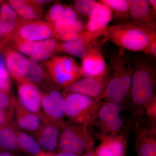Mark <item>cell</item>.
<instances>
[{"mask_svg": "<svg viewBox=\"0 0 156 156\" xmlns=\"http://www.w3.org/2000/svg\"><path fill=\"white\" fill-rule=\"evenodd\" d=\"M57 43L56 39L53 38L37 42L31 54V59L36 62L47 60L56 53Z\"/></svg>", "mask_w": 156, "mask_h": 156, "instance_id": "d4e9b609", "label": "cell"}, {"mask_svg": "<svg viewBox=\"0 0 156 156\" xmlns=\"http://www.w3.org/2000/svg\"><path fill=\"white\" fill-rule=\"evenodd\" d=\"M62 93L66 102V117L69 121L87 127L96 123L102 100L80 93Z\"/></svg>", "mask_w": 156, "mask_h": 156, "instance_id": "277c9868", "label": "cell"}, {"mask_svg": "<svg viewBox=\"0 0 156 156\" xmlns=\"http://www.w3.org/2000/svg\"><path fill=\"white\" fill-rule=\"evenodd\" d=\"M14 112L16 125L20 130L28 134L33 135L45 124L38 116L24 108L18 99L15 100Z\"/></svg>", "mask_w": 156, "mask_h": 156, "instance_id": "2e32d148", "label": "cell"}, {"mask_svg": "<svg viewBox=\"0 0 156 156\" xmlns=\"http://www.w3.org/2000/svg\"><path fill=\"white\" fill-rule=\"evenodd\" d=\"M18 73L20 77L36 84L42 83L46 80V73L41 66L31 58L23 57L19 61Z\"/></svg>", "mask_w": 156, "mask_h": 156, "instance_id": "ffe728a7", "label": "cell"}, {"mask_svg": "<svg viewBox=\"0 0 156 156\" xmlns=\"http://www.w3.org/2000/svg\"><path fill=\"white\" fill-rule=\"evenodd\" d=\"M79 20V14L75 8L66 5L58 22H73Z\"/></svg>", "mask_w": 156, "mask_h": 156, "instance_id": "836d02e7", "label": "cell"}, {"mask_svg": "<svg viewBox=\"0 0 156 156\" xmlns=\"http://www.w3.org/2000/svg\"><path fill=\"white\" fill-rule=\"evenodd\" d=\"M0 156H19L18 154L8 151L0 150Z\"/></svg>", "mask_w": 156, "mask_h": 156, "instance_id": "f35d334b", "label": "cell"}, {"mask_svg": "<svg viewBox=\"0 0 156 156\" xmlns=\"http://www.w3.org/2000/svg\"><path fill=\"white\" fill-rule=\"evenodd\" d=\"M111 10L113 17L120 20V23L128 22V0H101Z\"/></svg>", "mask_w": 156, "mask_h": 156, "instance_id": "484cf974", "label": "cell"}, {"mask_svg": "<svg viewBox=\"0 0 156 156\" xmlns=\"http://www.w3.org/2000/svg\"><path fill=\"white\" fill-rule=\"evenodd\" d=\"M55 35L53 26L49 23L40 19L27 20L21 18L13 40L18 38L32 41H40L50 38L55 39Z\"/></svg>", "mask_w": 156, "mask_h": 156, "instance_id": "30bf717a", "label": "cell"}, {"mask_svg": "<svg viewBox=\"0 0 156 156\" xmlns=\"http://www.w3.org/2000/svg\"><path fill=\"white\" fill-rule=\"evenodd\" d=\"M151 9L152 11L154 16L156 17V0H149Z\"/></svg>", "mask_w": 156, "mask_h": 156, "instance_id": "74e56055", "label": "cell"}, {"mask_svg": "<svg viewBox=\"0 0 156 156\" xmlns=\"http://www.w3.org/2000/svg\"><path fill=\"white\" fill-rule=\"evenodd\" d=\"M122 104L113 101L102 102L98 115L96 123L101 129L100 136L120 134L124 125L120 116Z\"/></svg>", "mask_w": 156, "mask_h": 156, "instance_id": "52a82bcc", "label": "cell"}, {"mask_svg": "<svg viewBox=\"0 0 156 156\" xmlns=\"http://www.w3.org/2000/svg\"><path fill=\"white\" fill-rule=\"evenodd\" d=\"M2 37H4V36L3 35V34H2V33L1 32V30H0V38Z\"/></svg>", "mask_w": 156, "mask_h": 156, "instance_id": "f6af8a7d", "label": "cell"}, {"mask_svg": "<svg viewBox=\"0 0 156 156\" xmlns=\"http://www.w3.org/2000/svg\"><path fill=\"white\" fill-rule=\"evenodd\" d=\"M145 54L151 56L154 59L156 58V32L154 33L151 37L147 51Z\"/></svg>", "mask_w": 156, "mask_h": 156, "instance_id": "d590c367", "label": "cell"}, {"mask_svg": "<svg viewBox=\"0 0 156 156\" xmlns=\"http://www.w3.org/2000/svg\"><path fill=\"white\" fill-rule=\"evenodd\" d=\"M132 62L133 72L129 96L134 106L141 110L156 96V65L152 58L144 55H135Z\"/></svg>", "mask_w": 156, "mask_h": 156, "instance_id": "7a4b0ae2", "label": "cell"}, {"mask_svg": "<svg viewBox=\"0 0 156 156\" xmlns=\"http://www.w3.org/2000/svg\"><path fill=\"white\" fill-rule=\"evenodd\" d=\"M37 156H55V154L53 153L48 152L44 151L41 154Z\"/></svg>", "mask_w": 156, "mask_h": 156, "instance_id": "7bdbcfd3", "label": "cell"}, {"mask_svg": "<svg viewBox=\"0 0 156 156\" xmlns=\"http://www.w3.org/2000/svg\"><path fill=\"white\" fill-rule=\"evenodd\" d=\"M14 113V112L0 110V129L2 128L6 123L13 119Z\"/></svg>", "mask_w": 156, "mask_h": 156, "instance_id": "8d00e7d4", "label": "cell"}, {"mask_svg": "<svg viewBox=\"0 0 156 156\" xmlns=\"http://www.w3.org/2000/svg\"><path fill=\"white\" fill-rule=\"evenodd\" d=\"M42 106L50 123L62 127L66 114V102L62 92L57 89L41 92Z\"/></svg>", "mask_w": 156, "mask_h": 156, "instance_id": "ba28073f", "label": "cell"}, {"mask_svg": "<svg viewBox=\"0 0 156 156\" xmlns=\"http://www.w3.org/2000/svg\"><path fill=\"white\" fill-rule=\"evenodd\" d=\"M81 156H95L94 150L93 148L90 149L86 152L84 153Z\"/></svg>", "mask_w": 156, "mask_h": 156, "instance_id": "60d3db41", "label": "cell"}, {"mask_svg": "<svg viewBox=\"0 0 156 156\" xmlns=\"http://www.w3.org/2000/svg\"><path fill=\"white\" fill-rule=\"evenodd\" d=\"M81 67L83 77L101 78L108 74V66L97 44L89 48L82 58Z\"/></svg>", "mask_w": 156, "mask_h": 156, "instance_id": "4fadbf2b", "label": "cell"}, {"mask_svg": "<svg viewBox=\"0 0 156 156\" xmlns=\"http://www.w3.org/2000/svg\"><path fill=\"white\" fill-rule=\"evenodd\" d=\"M144 112L153 124L156 122V96L153 98L144 105Z\"/></svg>", "mask_w": 156, "mask_h": 156, "instance_id": "e575fe53", "label": "cell"}, {"mask_svg": "<svg viewBox=\"0 0 156 156\" xmlns=\"http://www.w3.org/2000/svg\"><path fill=\"white\" fill-rule=\"evenodd\" d=\"M35 2L41 6H43L45 4H49V3L53 2V1L50 0H35Z\"/></svg>", "mask_w": 156, "mask_h": 156, "instance_id": "ab89813d", "label": "cell"}, {"mask_svg": "<svg viewBox=\"0 0 156 156\" xmlns=\"http://www.w3.org/2000/svg\"><path fill=\"white\" fill-rule=\"evenodd\" d=\"M55 156H80L75 154L67 153L58 152L55 154Z\"/></svg>", "mask_w": 156, "mask_h": 156, "instance_id": "b9f144b4", "label": "cell"}, {"mask_svg": "<svg viewBox=\"0 0 156 156\" xmlns=\"http://www.w3.org/2000/svg\"><path fill=\"white\" fill-rule=\"evenodd\" d=\"M53 27L57 33L81 32L85 30V24L80 20L73 22H57Z\"/></svg>", "mask_w": 156, "mask_h": 156, "instance_id": "83f0119b", "label": "cell"}, {"mask_svg": "<svg viewBox=\"0 0 156 156\" xmlns=\"http://www.w3.org/2000/svg\"><path fill=\"white\" fill-rule=\"evenodd\" d=\"M108 81V74L101 78L83 77L64 89V91L99 98L105 89Z\"/></svg>", "mask_w": 156, "mask_h": 156, "instance_id": "5bb4252c", "label": "cell"}, {"mask_svg": "<svg viewBox=\"0 0 156 156\" xmlns=\"http://www.w3.org/2000/svg\"><path fill=\"white\" fill-rule=\"evenodd\" d=\"M66 6V5L60 3H57L52 6L45 16V20L47 22L53 26L58 22Z\"/></svg>", "mask_w": 156, "mask_h": 156, "instance_id": "4dcf8cb0", "label": "cell"}, {"mask_svg": "<svg viewBox=\"0 0 156 156\" xmlns=\"http://www.w3.org/2000/svg\"><path fill=\"white\" fill-rule=\"evenodd\" d=\"M128 22L148 30H156V17L148 0H128Z\"/></svg>", "mask_w": 156, "mask_h": 156, "instance_id": "7c38bea8", "label": "cell"}, {"mask_svg": "<svg viewBox=\"0 0 156 156\" xmlns=\"http://www.w3.org/2000/svg\"><path fill=\"white\" fill-rule=\"evenodd\" d=\"M85 24L86 35L88 39L96 41L97 38L105 35L110 22L112 20L111 9L101 1L97 2Z\"/></svg>", "mask_w": 156, "mask_h": 156, "instance_id": "9c48e42d", "label": "cell"}, {"mask_svg": "<svg viewBox=\"0 0 156 156\" xmlns=\"http://www.w3.org/2000/svg\"><path fill=\"white\" fill-rule=\"evenodd\" d=\"M8 3L21 19L37 20L41 17L42 6L37 4L35 1L10 0Z\"/></svg>", "mask_w": 156, "mask_h": 156, "instance_id": "44dd1931", "label": "cell"}, {"mask_svg": "<svg viewBox=\"0 0 156 156\" xmlns=\"http://www.w3.org/2000/svg\"><path fill=\"white\" fill-rule=\"evenodd\" d=\"M97 3L94 0H77L74 1V8L78 14L88 17Z\"/></svg>", "mask_w": 156, "mask_h": 156, "instance_id": "f546056e", "label": "cell"}, {"mask_svg": "<svg viewBox=\"0 0 156 156\" xmlns=\"http://www.w3.org/2000/svg\"><path fill=\"white\" fill-rule=\"evenodd\" d=\"M97 44L96 41L85 38L76 39L69 41L57 43L56 52L67 53L73 56L83 58L89 48Z\"/></svg>", "mask_w": 156, "mask_h": 156, "instance_id": "603a6c76", "label": "cell"}, {"mask_svg": "<svg viewBox=\"0 0 156 156\" xmlns=\"http://www.w3.org/2000/svg\"><path fill=\"white\" fill-rule=\"evenodd\" d=\"M44 65L52 82L64 89L83 77L80 66L70 56H56Z\"/></svg>", "mask_w": 156, "mask_h": 156, "instance_id": "8992f818", "label": "cell"}, {"mask_svg": "<svg viewBox=\"0 0 156 156\" xmlns=\"http://www.w3.org/2000/svg\"><path fill=\"white\" fill-rule=\"evenodd\" d=\"M14 40V46L21 53L30 56L35 45L37 41H32L24 39L15 38Z\"/></svg>", "mask_w": 156, "mask_h": 156, "instance_id": "1f68e13d", "label": "cell"}, {"mask_svg": "<svg viewBox=\"0 0 156 156\" xmlns=\"http://www.w3.org/2000/svg\"><path fill=\"white\" fill-rule=\"evenodd\" d=\"M20 20L8 3L2 4L0 9V30L6 42L13 40Z\"/></svg>", "mask_w": 156, "mask_h": 156, "instance_id": "d6986e66", "label": "cell"}, {"mask_svg": "<svg viewBox=\"0 0 156 156\" xmlns=\"http://www.w3.org/2000/svg\"><path fill=\"white\" fill-rule=\"evenodd\" d=\"M5 59L7 69L10 75L15 79L17 83L25 82L20 77L18 73L19 61L24 57L21 53L11 48H8L5 51Z\"/></svg>", "mask_w": 156, "mask_h": 156, "instance_id": "4316f807", "label": "cell"}, {"mask_svg": "<svg viewBox=\"0 0 156 156\" xmlns=\"http://www.w3.org/2000/svg\"><path fill=\"white\" fill-rule=\"evenodd\" d=\"M150 30L130 22L109 26L105 37L123 50L146 53L151 37Z\"/></svg>", "mask_w": 156, "mask_h": 156, "instance_id": "3957f363", "label": "cell"}, {"mask_svg": "<svg viewBox=\"0 0 156 156\" xmlns=\"http://www.w3.org/2000/svg\"><path fill=\"white\" fill-rule=\"evenodd\" d=\"M17 137L18 146L21 152L29 156H37L45 151L34 136L20 130L18 127Z\"/></svg>", "mask_w": 156, "mask_h": 156, "instance_id": "cb8c5ba5", "label": "cell"}, {"mask_svg": "<svg viewBox=\"0 0 156 156\" xmlns=\"http://www.w3.org/2000/svg\"><path fill=\"white\" fill-rule=\"evenodd\" d=\"M4 44H5L4 42H0V50H1V49L2 48V47H3Z\"/></svg>", "mask_w": 156, "mask_h": 156, "instance_id": "ee69618b", "label": "cell"}, {"mask_svg": "<svg viewBox=\"0 0 156 156\" xmlns=\"http://www.w3.org/2000/svg\"><path fill=\"white\" fill-rule=\"evenodd\" d=\"M17 128L18 127L12 119L0 129V150L18 154L21 153L17 141Z\"/></svg>", "mask_w": 156, "mask_h": 156, "instance_id": "7402d4cb", "label": "cell"}, {"mask_svg": "<svg viewBox=\"0 0 156 156\" xmlns=\"http://www.w3.org/2000/svg\"><path fill=\"white\" fill-rule=\"evenodd\" d=\"M11 87L10 74L5 66L4 60L0 56V91L10 94Z\"/></svg>", "mask_w": 156, "mask_h": 156, "instance_id": "f1b7e54d", "label": "cell"}, {"mask_svg": "<svg viewBox=\"0 0 156 156\" xmlns=\"http://www.w3.org/2000/svg\"><path fill=\"white\" fill-rule=\"evenodd\" d=\"M133 72L132 60L124 50L114 53L110 58L108 81L99 99L122 104L129 96Z\"/></svg>", "mask_w": 156, "mask_h": 156, "instance_id": "6da1fadb", "label": "cell"}, {"mask_svg": "<svg viewBox=\"0 0 156 156\" xmlns=\"http://www.w3.org/2000/svg\"><path fill=\"white\" fill-rule=\"evenodd\" d=\"M101 143L94 151L95 156H126L127 143L122 134L100 136Z\"/></svg>", "mask_w": 156, "mask_h": 156, "instance_id": "9a60e30c", "label": "cell"}, {"mask_svg": "<svg viewBox=\"0 0 156 156\" xmlns=\"http://www.w3.org/2000/svg\"><path fill=\"white\" fill-rule=\"evenodd\" d=\"M135 147L138 156H156V124L148 129L137 128Z\"/></svg>", "mask_w": 156, "mask_h": 156, "instance_id": "e0dca14e", "label": "cell"}, {"mask_svg": "<svg viewBox=\"0 0 156 156\" xmlns=\"http://www.w3.org/2000/svg\"><path fill=\"white\" fill-rule=\"evenodd\" d=\"M61 128L51 123L44 124L33 135L43 150L53 153L58 148Z\"/></svg>", "mask_w": 156, "mask_h": 156, "instance_id": "ac0fdd59", "label": "cell"}, {"mask_svg": "<svg viewBox=\"0 0 156 156\" xmlns=\"http://www.w3.org/2000/svg\"><path fill=\"white\" fill-rule=\"evenodd\" d=\"M15 100L10 94L0 91V110L14 112Z\"/></svg>", "mask_w": 156, "mask_h": 156, "instance_id": "d6a6232c", "label": "cell"}, {"mask_svg": "<svg viewBox=\"0 0 156 156\" xmlns=\"http://www.w3.org/2000/svg\"><path fill=\"white\" fill-rule=\"evenodd\" d=\"M18 95L24 108L38 116L45 124L50 123L42 108L41 92L36 84L28 81L18 83Z\"/></svg>", "mask_w": 156, "mask_h": 156, "instance_id": "8fae6325", "label": "cell"}, {"mask_svg": "<svg viewBox=\"0 0 156 156\" xmlns=\"http://www.w3.org/2000/svg\"><path fill=\"white\" fill-rule=\"evenodd\" d=\"M94 140L89 134L88 127L65 121L62 126L58 140L59 152L80 156L93 148Z\"/></svg>", "mask_w": 156, "mask_h": 156, "instance_id": "5b68a950", "label": "cell"}]
</instances>
